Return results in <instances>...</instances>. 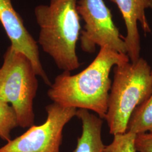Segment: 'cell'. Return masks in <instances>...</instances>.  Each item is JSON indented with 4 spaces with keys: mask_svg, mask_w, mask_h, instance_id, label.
Wrapping results in <instances>:
<instances>
[{
    "mask_svg": "<svg viewBox=\"0 0 152 152\" xmlns=\"http://www.w3.org/2000/svg\"><path fill=\"white\" fill-rule=\"evenodd\" d=\"M150 1H151V2H152V0H150Z\"/></svg>",
    "mask_w": 152,
    "mask_h": 152,
    "instance_id": "cell-15",
    "label": "cell"
},
{
    "mask_svg": "<svg viewBox=\"0 0 152 152\" xmlns=\"http://www.w3.org/2000/svg\"><path fill=\"white\" fill-rule=\"evenodd\" d=\"M18 126L15 111L9 103L0 99V137L7 142L10 141L11 131Z\"/></svg>",
    "mask_w": 152,
    "mask_h": 152,
    "instance_id": "cell-11",
    "label": "cell"
},
{
    "mask_svg": "<svg viewBox=\"0 0 152 152\" xmlns=\"http://www.w3.org/2000/svg\"><path fill=\"white\" fill-rule=\"evenodd\" d=\"M36 76L30 60L9 46L0 68V99L11 103L22 128L34 123L33 100L38 87Z\"/></svg>",
    "mask_w": 152,
    "mask_h": 152,
    "instance_id": "cell-4",
    "label": "cell"
},
{
    "mask_svg": "<svg viewBox=\"0 0 152 152\" xmlns=\"http://www.w3.org/2000/svg\"><path fill=\"white\" fill-rule=\"evenodd\" d=\"M151 7H152V5H151ZM151 73H152V72H151Z\"/></svg>",
    "mask_w": 152,
    "mask_h": 152,
    "instance_id": "cell-14",
    "label": "cell"
},
{
    "mask_svg": "<svg viewBox=\"0 0 152 152\" xmlns=\"http://www.w3.org/2000/svg\"><path fill=\"white\" fill-rule=\"evenodd\" d=\"M78 0H50L39 5L34 15L40 28L38 44L63 72L77 69L80 63L76 45L80 35V16Z\"/></svg>",
    "mask_w": 152,
    "mask_h": 152,
    "instance_id": "cell-2",
    "label": "cell"
},
{
    "mask_svg": "<svg viewBox=\"0 0 152 152\" xmlns=\"http://www.w3.org/2000/svg\"><path fill=\"white\" fill-rule=\"evenodd\" d=\"M127 54L102 47L92 63L78 74L63 72L56 77L48 96L54 102L66 107L90 110L105 118L112 81L110 72L115 65L129 61Z\"/></svg>",
    "mask_w": 152,
    "mask_h": 152,
    "instance_id": "cell-1",
    "label": "cell"
},
{
    "mask_svg": "<svg viewBox=\"0 0 152 152\" xmlns=\"http://www.w3.org/2000/svg\"><path fill=\"white\" fill-rule=\"evenodd\" d=\"M135 148L136 152H152V132L136 135Z\"/></svg>",
    "mask_w": 152,
    "mask_h": 152,
    "instance_id": "cell-13",
    "label": "cell"
},
{
    "mask_svg": "<svg viewBox=\"0 0 152 152\" xmlns=\"http://www.w3.org/2000/svg\"><path fill=\"white\" fill-rule=\"evenodd\" d=\"M120 9L125 21L127 35L124 39L127 48V55L131 63H135L140 58V40L137 28L140 22L145 32L151 29L145 16V10L151 7L150 0H110Z\"/></svg>",
    "mask_w": 152,
    "mask_h": 152,
    "instance_id": "cell-8",
    "label": "cell"
},
{
    "mask_svg": "<svg viewBox=\"0 0 152 152\" xmlns=\"http://www.w3.org/2000/svg\"><path fill=\"white\" fill-rule=\"evenodd\" d=\"M151 72L150 65L141 58L135 63L129 61L113 67V81L105 118L110 134L126 132L132 112L152 92Z\"/></svg>",
    "mask_w": 152,
    "mask_h": 152,
    "instance_id": "cell-3",
    "label": "cell"
},
{
    "mask_svg": "<svg viewBox=\"0 0 152 152\" xmlns=\"http://www.w3.org/2000/svg\"><path fill=\"white\" fill-rule=\"evenodd\" d=\"M77 10L85 22L80 37L83 51L94 53L98 45L127 54L125 41L121 38L112 14L103 0H78Z\"/></svg>",
    "mask_w": 152,
    "mask_h": 152,
    "instance_id": "cell-6",
    "label": "cell"
},
{
    "mask_svg": "<svg viewBox=\"0 0 152 152\" xmlns=\"http://www.w3.org/2000/svg\"><path fill=\"white\" fill-rule=\"evenodd\" d=\"M76 116L81 120L82 132L73 152H103L102 119L85 109H77Z\"/></svg>",
    "mask_w": 152,
    "mask_h": 152,
    "instance_id": "cell-9",
    "label": "cell"
},
{
    "mask_svg": "<svg viewBox=\"0 0 152 152\" xmlns=\"http://www.w3.org/2000/svg\"><path fill=\"white\" fill-rule=\"evenodd\" d=\"M46 110L48 115L44 124L33 125L0 148V152H60L63 129L76 116L77 109L53 102L46 107Z\"/></svg>",
    "mask_w": 152,
    "mask_h": 152,
    "instance_id": "cell-5",
    "label": "cell"
},
{
    "mask_svg": "<svg viewBox=\"0 0 152 152\" xmlns=\"http://www.w3.org/2000/svg\"><path fill=\"white\" fill-rule=\"evenodd\" d=\"M126 131L136 135L152 132V92L132 112Z\"/></svg>",
    "mask_w": 152,
    "mask_h": 152,
    "instance_id": "cell-10",
    "label": "cell"
},
{
    "mask_svg": "<svg viewBox=\"0 0 152 152\" xmlns=\"http://www.w3.org/2000/svg\"><path fill=\"white\" fill-rule=\"evenodd\" d=\"M136 136L135 134L129 131L115 134L112 142L105 146L103 152H136Z\"/></svg>",
    "mask_w": 152,
    "mask_h": 152,
    "instance_id": "cell-12",
    "label": "cell"
},
{
    "mask_svg": "<svg viewBox=\"0 0 152 152\" xmlns=\"http://www.w3.org/2000/svg\"><path fill=\"white\" fill-rule=\"evenodd\" d=\"M0 22L11 41V48L24 55L31 62L36 75L51 86L41 63L37 43L28 31L11 0H0Z\"/></svg>",
    "mask_w": 152,
    "mask_h": 152,
    "instance_id": "cell-7",
    "label": "cell"
}]
</instances>
